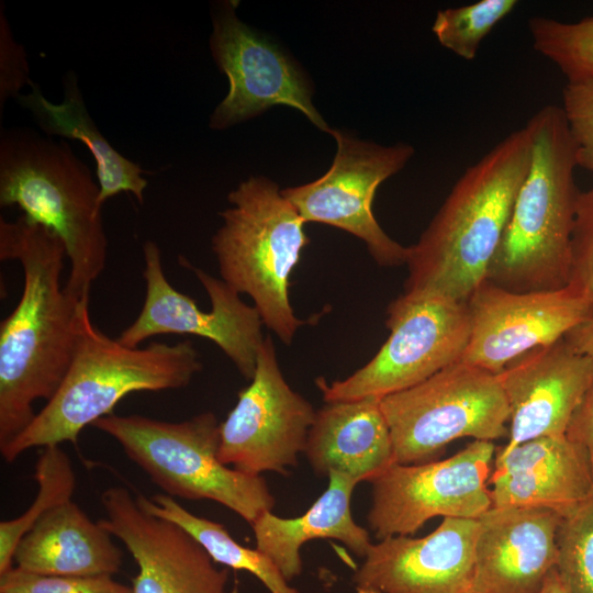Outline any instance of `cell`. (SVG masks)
Instances as JSON below:
<instances>
[{"instance_id": "cell-14", "label": "cell", "mask_w": 593, "mask_h": 593, "mask_svg": "<svg viewBox=\"0 0 593 593\" xmlns=\"http://www.w3.org/2000/svg\"><path fill=\"white\" fill-rule=\"evenodd\" d=\"M316 411L284 380L270 336L259 349L250 384L220 426L217 458L250 475L288 474L299 463Z\"/></svg>"}, {"instance_id": "cell-3", "label": "cell", "mask_w": 593, "mask_h": 593, "mask_svg": "<svg viewBox=\"0 0 593 593\" xmlns=\"http://www.w3.org/2000/svg\"><path fill=\"white\" fill-rule=\"evenodd\" d=\"M203 368L191 340L153 342L127 347L101 332L91 321L89 296L80 300L78 337L68 371L54 396L32 423L0 448L7 462L35 447L77 444L80 432L113 414L127 394L181 389Z\"/></svg>"}, {"instance_id": "cell-1", "label": "cell", "mask_w": 593, "mask_h": 593, "mask_svg": "<svg viewBox=\"0 0 593 593\" xmlns=\"http://www.w3.org/2000/svg\"><path fill=\"white\" fill-rule=\"evenodd\" d=\"M65 257L48 228L0 217V259L23 271L20 300L0 324V448L32 423L34 403L54 396L71 363L81 299L61 287Z\"/></svg>"}, {"instance_id": "cell-18", "label": "cell", "mask_w": 593, "mask_h": 593, "mask_svg": "<svg viewBox=\"0 0 593 593\" xmlns=\"http://www.w3.org/2000/svg\"><path fill=\"white\" fill-rule=\"evenodd\" d=\"M510 409L508 443L504 454L539 437L563 436L593 385V358L563 338L535 348L499 374Z\"/></svg>"}, {"instance_id": "cell-10", "label": "cell", "mask_w": 593, "mask_h": 593, "mask_svg": "<svg viewBox=\"0 0 593 593\" xmlns=\"http://www.w3.org/2000/svg\"><path fill=\"white\" fill-rule=\"evenodd\" d=\"M145 299L134 322L116 338L127 347H138L146 339L164 334H189L213 342L247 380L254 377L264 325L258 311L246 304L222 279L215 278L179 256V264L190 269L211 301V311L198 307L190 296L177 291L167 280L160 249L155 242L143 245Z\"/></svg>"}, {"instance_id": "cell-20", "label": "cell", "mask_w": 593, "mask_h": 593, "mask_svg": "<svg viewBox=\"0 0 593 593\" xmlns=\"http://www.w3.org/2000/svg\"><path fill=\"white\" fill-rule=\"evenodd\" d=\"M493 507H545L562 517L593 493L586 449L567 435L539 437L495 455Z\"/></svg>"}, {"instance_id": "cell-2", "label": "cell", "mask_w": 593, "mask_h": 593, "mask_svg": "<svg viewBox=\"0 0 593 593\" xmlns=\"http://www.w3.org/2000/svg\"><path fill=\"white\" fill-rule=\"evenodd\" d=\"M532 132H512L470 166L416 244L404 291L467 302L485 279L532 158Z\"/></svg>"}, {"instance_id": "cell-35", "label": "cell", "mask_w": 593, "mask_h": 593, "mask_svg": "<svg viewBox=\"0 0 593 593\" xmlns=\"http://www.w3.org/2000/svg\"><path fill=\"white\" fill-rule=\"evenodd\" d=\"M564 339L577 351L593 358V312L571 329Z\"/></svg>"}, {"instance_id": "cell-30", "label": "cell", "mask_w": 593, "mask_h": 593, "mask_svg": "<svg viewBox=\"0 0 593 593\" xmlns=\"http://www.w3.org/2000/svg\"><path fill=\"white\" fill-rule=\"evenodd\" d=\"M0 593H133L112 575H41L15 567L0 575Z\"/></svg>"}, {"instance_id": "cell-32", "label": "cell", "mask_w": 593, "mask_h": 593, "mask_svg": "<svg viewBox=\"0 0 593 593\" xmlns=\"http://www.w3.org/2000/svg\"><path fill=\"white\" fill-rule=\"evenodd\" d=\"M562 99L577 164L593 174V81L568 82Z\"/></svg>"}, {"instance_id": "cell-29", "label": "cell", "mask_w": 593, "mask_h": 593, "mask_svg": "<svg viewBox=\"0 0 593 593\" xmlns=\"http://www.w3.org/2000/svg\"><path fill=\"white\" fill-rule=\"evenodd\" d=\"M557 571L571 593H593V493L563 516L557 532Z\"/></svg>"}, {"instance_id": "cell-7", "label": "cell", "mask_w": 593, "mask_h": 593, "mask_svg": "<svg viewBox=\"0 0 593 593\" xmlns=\"http://www.w3.org/2000/svg\"><path fill=\"white\" fill-rule=\"evenodd\" d=\"M91 426L118 441L127 458L171 497L217 502L250 525L276 504L261 475L220 462L221 423L212 412L182 422L110 414Z\"/></svg>"}, {"instance_id": "cell-5", "label": "cell", "mask_w": 593, "mask_h": 593, "mask_svg": "<svg viewBox=\"0 0 593 593\" xmlns=\"http://www.w3.org/2000/svg\"><path fill=\"white\" fill-rule=\"evenodd\" d=\"M100 187L64 141L26 128L0 137V205L19 206L63 242L70 271L65 290L80 300L105 267L108 239Z\"/></svg>"}, {"instance_id": "cell-8", "label": "cell", "mask_w": 593, "mask_h": 593, "mask_svg": "<svg viewBox=\"0 0 593 593\" xmlns=\"http://www.w3.org/2000/svg\"><path fill=\"white\" fill-rule=\"evenodd\" d=\"M380 406L401 465L434 461L455 439L508 436L510 409L497 374L461 361L382 398Z\"/></svg>"}, {"instance_id": "cell-22", "label": "cell", "mask_w": 593, "mask_h": 593, "mask_svg": "<svg viewBox=\"0 0 593 593\" xmlns=\"http://www.w3.org/2000/svg\"><path fill=\"white\" fill-rule=\"evenodd\" d=\"M112 535L74 501L46 513L19 541L15 568L41 575H113L123 555Z\"/></svg>"}, {"instance_id": "cell-34", "label": "cell", "mask_w": 593, "mask_h": 593, "mask_svg": "<svg viewBox=\"0 0 593 593\" xmlns=\"http://www.w3.org/2000/svg\"><path fill=\"white\" fill-rule=\"evenodd\" d=\"M566 435L586 449L593 477V385L575 410Z\"/></svg>"}, {"instance_id": "cell-25", "label": "cell", "mask_w": 593, "mask_h": 593, "mask_svg": "<svg viewBox=\"0 0 593 593\" xmlns=\"http://www.w3.org/2000/svg\"><path fill=\"white\" fill-rule=\"evenodd\" d=\"M135 499L149 514L171 522L188 533L215 563L254 574L270 593H298L266 555L235 541L222 524L192 514L167 494L152 497L137 494Z\"/></svg>"}, {"instance_id": "cell-13", "label": "cell", "mask_w": 593, "mask_h": 593, "mask_svg": "<svg viewBox=\"0 0 593 593\" xmlns=\"http://www.w3.org/2000/svg\"><path fill=\"white\" fill-rule=\"evenodd\" d=\"M237 1H224L213 12L210 49L228 78V92L210 116L212 130H225L254 119L273 105L291 107L329 133L312 102L313 88L302 67L276 43L242 22Z\"/></svg>"}, {"instance_id": "cell-23", "label": "cell", "mask_w": 593, "mask_h": 593, "mask_svg": "<svg viewBox=\"0 0 593 593\" xmlns=\"http://www.w3.org/2000/svg\"><path fill=\"white\" fill-rule=\"evenodd\" d=\"M327 477V489L302 516L282 518L267 511L250 525L256 549L276 564L288 582L302 572L300 548L311 539L339 540L358 557H365L372 545L350 510L353 491L360 481L335 471Z\"/></svg>"}, {"instance_id": "cell-26", "label": "cell", "mask_w": 593, "mask_h": 593, "mask_svg": "<svg viewBox=\"0 0 593 593\" xmlns=\"http://www.w3.org/2000/svg\"><path fill=\"white\" fill-rule=\"evenodd\" d=\"M34 478L38 490L33 503L20 516L0 523V575L13 568L19 541L51 510L71 500L76 473L69 456L59 447L41 448Z\"/></svg>"}, {"instance_id": "cell-19", "label": "cell", "mask_w": 593, "mask_h": 593, "mask_svg": "<svg viewBox=\"0 0 593 593\" xmlns=\"http://www.w3.org/2000/svg\"><path fill=\"white\" fill-rule=\"evenodd\" d=\"M562 516L545 507H491L478 521L472 593H539L556 568Z\"/></svg>"}, {"instance_id": "cell-37", "label": "cell", "mask_w": 593, "mask_h": 593, "mask_svg": "<svg viewBox=\"0 0 593 593\" xmlns=\"http://www.w3.org/2000/svg\"><path fill=\"white\" fill-rule=\"evenodd\" d=\"M357 593H374V592H371V591H365V590H357Z\"/></svg>"}, {"instance_id": "cell-24", "label": "cell", "mask_w": 593, "mask_h": 593, "mask_svg": "<svg viewBox=\"0 0 593 593\" xmlns=\"http://www.w3.org/2000/svg\"><path fill=\"white\" fill-rule=\"evenodd\" d=\"M31 91L18 102L30 111L40 128L49 137L60 136L82 142L94 157L100 187L99 204L121 192L132 193L142 204L147 180L139 165L124 157L105 139L91 119L75 74L64 77V99L54 103L32 80Z\"/></svg>"}, {"instance_id": "cell-28", "label": "cell", "mask_w": 593, "mask_h": 593, "mask_svg": "<svg viewBox=\"0 0 593 593\" xmlns=\"http://www.w3.org/2000/svg\"><path fill=\"white\" fill-rule=\"evenodd\" d=\"M516 5V0H480L439 10L432 31L441 46L460 58L473 60L484 37Z\"/></svg>"}, {"instance_id": "cell-6", "label": "cell", "mask_w": 593, "mask_h": 593, "mask_svg": "<svg viewBox=\"0 0 593 593\" xmlns=\"http://www.w3.org/2000/svg\"><path fill=\"white\" fill-rule=\"evenodd\" d=\"M222 225L212 237L221 279L254 302L264 325L290 345L299 327L291 305L290 276L310 243L306 224L281 190L251 176L227 195Z\"/></svg>"}, {"instance_id": "cell-11", "label": "cell", "mask_w": 593, "mask_h": 593, "mask_svg": "<svg viewBox=\"0 0 593 593\" xmlns=\"http://www.w3.org/2000/svg\"><path fill=\"white\" fill-rule=\"evenodd\" d=\"M329 134L337 150L327 172L312 182L282 189V195L305 223L334 226L361 239L380 266L406 264L409 247L381 228L372 202L378 187L412 158L413 146H383L332 127Z\"/></svg>"}, {"instance_id": "cell-33", "label": "cell", "mask_w": 593, "mask_h": 593, "mask_svg": "<svg viewBox=\"0 0 593 593\" xmlns=\"http://www.w3.org/2000/svg\"><path fill=\"white\" fill-rule=\"evenodd\" d=\"M32 82L26 55L11 33L4 13H0V105L10 97L18 98L20 90Z\"/></svg>"}, {"instance_id": "cell-12", "label": "cell", "mask_w": 593, "mask_h": 593, "mask_svg": "<svg viewBox=\"0 0 593 593\" xmlns=\"http://www.w3.org/2000/svg\"><path fill=\"white\" fill-rule=\"evenodd\" d=\"M494 459L492 441L473 440L443 460L394 462L370 481V529L382 540L413 535L437 516L478 519L492 507L488 481Z\"/></svg>"}, {"instance_id": "cell-27", "label": "cell", "mask_w": 593, "mask_h": 593, "mask_svg": "<svg viewBox=\"0 0 593 593\" xmlns=\"http://www.w3.org/2000/svg\"><path fill=\"white\" fill-rule=\"evenodd\" d=\"M528 30L534 49L552 61L568 82L593 81V16L577 22L533 16Z\"/></svg>"}, {"instance_id": "cell-21", "label": "cell", "mask_w": 593, "mask_h": 593, "mask_svg": "<svg viewBox=\"0 0 593 593\" xmlns=\"http://www.w3.org/2000/svg\"><path fill=\"white\" fill-rule=\"evenodd\" d=\"M380 400L332 402L316 411L304 449L316 474L335 471L370 482L395 462Z\"/></svg>"}, {"instance_id": "cell-15", "label": "cell", "mask_w": 593, "mask_h": 593, "mask_svg": "<svg viewBox=\"0 0 593 593\" xmlns=\"http://www.w3.org/2000/svg\"><path fill=\"white\" fill-rule=\"evenodd\" d=\"M467 304L471 328L459 361L494 374L522 355L563 338L593 312L570 286L514 292L486 279Z\"/></svg>"}, {"instance_id": "cell-9", "label": "cell", "mask_w": 593, "mask_h": 593, "mask_svg": "<svg viewBox=\"0 0 593 593\" xmlns=\"http://www.w3.org/2000/svg\"><path fill=\"white\" fill-rule=\"evenodd\" d=\"M390 335L365 366L343 380H315L325 403L382 399L458 362L470 336L467 302L427 291H404L388 307Z\"/></svg>"}, {"instance_id": "cell-16", "label": "cell", "mask_w": 593, "mask_h": 593, "mask_svg": "<svg viewBox=\"0 0 593 593\" xmlns=\"http://www.w3.org/2000/svg\"><path fill=\"white\" fill-rule=\"evenodd\" d=\"M99 524L121 540L138 572L133 593H227L228 570L215 562L178 525L143 510L128 489L111 486L100 496Z\"/></svg>"}, {"instance_id": "cell-36", "label": "cell", "mask_w": 593, "mask_h": 593, "mask_svg": "<svg viewBox=\"0 0 593 593\" xmlns=\"http://www.w3.org/2000/svg\"><path fill=\"white\" fill-rule=\"evenodd\" d=\"M539 593H571L561 580L557 568H553L547 575L542 589Z\"/></svg>"}, {"instance_id": "cell-4", "label": "cell", "mask_w": 593, "mask_h": 593, "mask_svg": "<svg viewBox=\"0 0 593 593\" xmlns=\"http://www.w3.org/2000/svg\"><path fill=\"white\" fill-rule=\"evenodd\" d=\"M526 124L529 168L485 279L514 292L557 290L570 278L575 147L558 105L541 108Z\"/></svg>"}, {"instance_id": "cell-17", "label": "cell", "mask_w": 593, "mask_h": 593, "mask_svg": "<svg viewBox=\"0 0 593 593\" xmlns=\"http://www.w3.org/2000/svg\"><path fill=\"white\" fill-rule=\"evenodd\" d=\"M474 518L444 517L430 534L372 544L353 582L374 593H472L479 533Z\"/></svg>"}, {"instance_id": "cell-31", "label": "cell", "mask_w": 593, "mask_h": 593, "mask_svg": "<svg viewBox=\"0 0 593 593\" xmlns=\"http://www.w3.org/2000/svg\"><path fill=\"white\" fill-rule=\"evenodd\" d=\"M568 286L582 294L593 309V188L577 197Z\"/></svg>"}]
</instances>
